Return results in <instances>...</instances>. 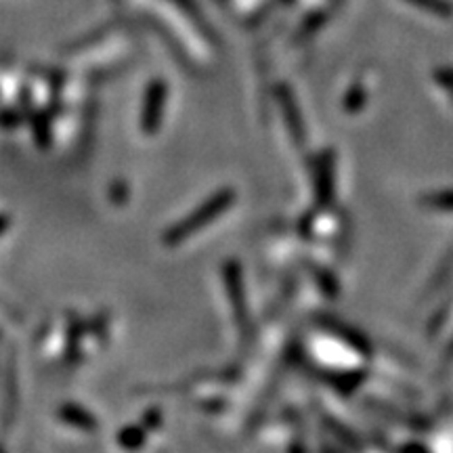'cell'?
<instances>
[{
	"instance_id": "6da1fadb",
	"label": "cell",
	"mask_w": 453,
	"mask_h": 453,
	"mask_svg": "<svg viewBox=\"0 0 453 453\" xmlns=\"http://www.w3.org/2000/svg\"><path fill=\"white\" fill-rule=\"evenodd\" d=\"M233 201H236V191L231 187L218 189L201 206H197L191 214H187L183 220L174 222L172 226H168V229L164 231V236H162V242L166 246H179V244H183L193 233H197L199 229L208 226L214 218H218L226 208H231Z\"/></svg>"
},
{
	"instance_id": "7a4b0ae2",
	"label": "cell",
	"mask_w": 453,
	"mask_h": 453,
	"mask_svg": "<svg viewBox=\"0 0 453 453\" xmlns=\"http://www.w3.org/2000/svg\"><path fill=\"white\" fill-rule=\"evenodd\" d=\"M166 101V82L162 78H154L147 84L143 109H141V129L145 135H156L162 122V111Z\"/></svg>"
},
{
	"instance_id": "3957f363",
	"label": "cell",
	"mask_w": 453,
	"mask_h": 453,
	"mask_svg": "<svg viewBox=\"0 0 453 453\" xmlns=\"http://www.w3.org/2000/svg\"><path fill=\"white\" fill-rule=\"evenodd\" d=\"M222 279L224 290L229 296L231 308L236 313V319L242 327L248 323V311H246V296H244V281H242V267L238 261H226L222 265Z\"/></svg>"
},
{
	"instance_id": "277c9868",
	"label": "cell",
	"mask_w": 453,
	"mask_h": 453,
	"mask_svg": "<svg viewBox=\"0 0 453 453\" xmlns=\"http://www.w3.org/2000/svg\"><path fill=\"white\" fill-rule=\"evenodd\" d=\"M315 197L317 208H327L333 199V156L325 151L315 166Z\"/></svg>"
},
{
	"instance_id": "5b68a950",
	"label": "cell",
	"mask_w": 453,
	"mask_h": 453,
	"mask_svg": "<svg viewBox=\"0 0 453 453\" xmlns=\"http://www.w3.org/2000/svg\"><path fill=\"white\" fill-rule=\"evenodd\" d=\"M277 101L281 105V111L286 116V122H288V129L296 141V145H304L306 143V135H304V124H302V118H300V111H298V105L290 92V88L286 84H279L277 86Z\"/></svg>"
},
{
	"instance_id": "8992f818",
	"label": "cell",
	"mask_w": 453,
	"mask_h": 453,
	"mask_svg": "<svg viewBox=\"0 0 453 453\" xmlns=\"http://www.w3.org/2000/svg\"><path fill=\"white\" fill-rule=\"evenodd\" d=\"M327 329L333 331L340 340H345L349 347H353L355 351H359L363 357H370V355H372L370 343H368V340H365L357 329H353V327H349V325H343V323H336V321L327 323Z\"/></svg>"
},
{
	"instance_id": "52a82bcc",
	"label": "cell",
	"mask_w": 453,
	"mask_h": 453,
	"mask_svg": "<svg viewBox=\"0 0 453 453\" xmlns=\"http://www.w3.org/2000/svg\"><path fill=\"white\" fill-rule=\"evenodd\" d=\"M59 418H61V422H65L74 428H80V430H94L97 428V420L84 407L74 405V403H65L59 409Z\"/></svg>"
},
{
	"instance_id": "ba28073f",
	"label": "cell",
	"mask_w": 453,
	"mask_h": 453,
	"mask_svg": "<svg viewBox=\"0 0 453 453\" xmlns=\"http://www.w3.org/2000/svg\"><path fill=\"white\" fill-rule=\"evenodd\" d=\"M82 321L76 317V315H69V321H67V338H65V357L69 361H76L78 359V349H80V338H82Z\"/></svg>"
},
{
	"instance_id": "9c48e42d",
	"label": "cell",
	"mask_w": 453,
	"mask_h": 453,
	"mask_svg": "<svg viewBox=\"0 0 453 453\" xmlns=\"http://www.w3.org/2000/svg\"><path fill=\"white\" fill-rule=\"evenodd\" d=\"M420 201L426 208L440 210V212H453V189H443V191H430L420 197Z\"/></svg>"
},
{
	"instance_id": "30bf717a",
	"label": "cell",
	"mask_w": 453,
	"mask_h": 453,
	"mask_svg": "<svg viewBox=\"0 0 453 453\" xmlns=\"http://www.w3.org/2000/svg\"><path fill=\"white\" fill-rule=\"evenodd\" d=\"M118 443L124 447V449H139L143 443H145V426L141 424V426H135V424H131V426H124L120 432H118Z\"/></svg>"
},
{
	"instance_id": "8fae6325",
	"label": "cell",
	"mask_w": 453,
	"mask_h": 453,
	"mask_svg": "<svg viewBox=\"0 0 453 453\" xmlns=\"http://www.w3.org/2000/svg\"><path fill=\"white\" fill-rule=\"evenodd\" d=\"M51 118L47 116L44 111H36V116L32 120V126H34V135H36V143L44 149L49 147L51 143V126H49Z\"/></svg>"
},
{
	"instance_id": "7c38bea8",
	"label": "cell",
	"mask_w": 453,
	"mask_h": 453,
	"mask_svg": "<svg viewBox=\"0 0 453 453\" xmlns=\"http://www.w3.org/2000/svg\"><path fill=\"white\" fill-rule=\"evenodd\" d=\"M365 99H368L365 88H363L359 82H355V84L349 88V92L345 94V111H347V113H357L359 109H363Z\"/></svg>"
},
{
	"instance_id": "4fadbf2b",
	"label": "cell",
	"mask_w": 453,
	"mask_h": 453,
	"mask_svg": "<svg viewBox=\"0 0 453 453\" xmlns=\"http://www.w3.org/2000/svg\"><path fill=\"white\" fill-rule=\"evenodd\" d=\"M363 374H357V372H345V374H338L331 378V384L333 388H338L343 395H349L357 388V384L361 382Z\"/></svg>"
},
{
	"instance_id": "5bb4252c",
	"label": "cell",
	"mask_w": 453,
	"mask_h": 453,
	"mask_svg": "<svg viewBox=\"0 0 453 453\" xmlns=\"http://www.w3.org/2000/svg\"><path fill=\"white\" fill-rule=\"evenodd\" d=\"M313 273L317 277V283L321 286L325 296H338V279L333 275H329L323 267H313Z\"/></svg>"
},
{
	"instance_id": "9a60e30c",
	"label": "cell",
	"mask_w": 453,
	"mask_h": 453,
	"mask_svg": "<svg viewBox=\"0 0 453 453\" xmlns=\"http://www.w3.org/2000/svg\"><path fill=\"white\" fill-rule=\"evenodd\" d=\"M109 201L113 206H124L129 201V185L122 179L111 181V185H109Z\"/></svg>"
},
{
	"instance_id": "2e32d148",
	"label": "cell",
	"mask_w": 453,
	"mask_h": 453,
	"mask_svg": "<svg viewBox=\"0 0 453 453\" xmlns=\"http://www.w3.org/2000/svg\"><path fill=\"white\" fill-rule=\"evenodd\" d=\"M434 80L436 84H440L443 88L451 90L453 92V67H440V69H434Z\"/></svg>"
},
{
	"instance_id": "e0dca14e",
	"label": "cell",
	"mask_w": 453,
	"mask_h": 453,
	"mask_svg": "<svg viewBox=\"0 0 453 453\" xmlns=\"http://www.w3.org/2000/svg\"><path fill=\"white\" fill-rule=\"evenodd\" d=\"M160 420H162V413H160V409L158 407H151V409H147L145 413H143V426H145V430H156L158 426H160Z\"/></svg>"
},
{
	"instance_id": "ac0fdd59",
	"label": "cell",
	"mask_w": 453,
	"mask_h": 453,
	"mask_svg": "<svg viewBox=\"0 0 453 453\" xmlns=\"http://www.w3.org/2000/svg\"><path fill=\"white\" fill-rule=\"evenodd\" d=\"M19 124H22V116H19L15 109L7 107L5 113H3V126H5L7 131H11V129H15V126H19Z\"/></svg>"
},
{
	"instance_id": "d6986e66",
	"label": "cell",
	"mask_w": 453,
	"mask_h": 453,
	"mask_svg": "<svg viewBox=\"0 0 453 453\" xmlns=\"http://www.w3.org/2000/svg\"><path fill=\"white\" fill-rule=\"evenodd\" d=\"M92 331L99 340H105V317H97L92 321Z\"/></svg>"
},
{
	"instance_id": "ffe728a7",
	"label": "cell",
	"mask_w": 453,
	"mask_h": 453,
	"mask_svg": "<svg viewBox=\"0 0 453 453\" xmlns=\"http://www.w3.org/2000/svg\"><path fill=\"white\" fill-rule=\"evenodd\" d=\"M401 451H409V449H420V451H426V447L422 443H407V445H401L399 447Z\"/></svg>"
},
{
	"instance_id": "44dd1931",
	"label": "cell",
	"mask_w": 453,
	"mask_h": 453,
	"mask_svg": "<svg viewBox=\"0 0 453 453\" xmlns=\"http://www.w3.org/2000/svg\"><path fill=\"white\" fill-rule=\"evenodd\" d=\"M449 351H451V355H453V345H451V347H449Z\"/></svg>"
}]
</instances>
